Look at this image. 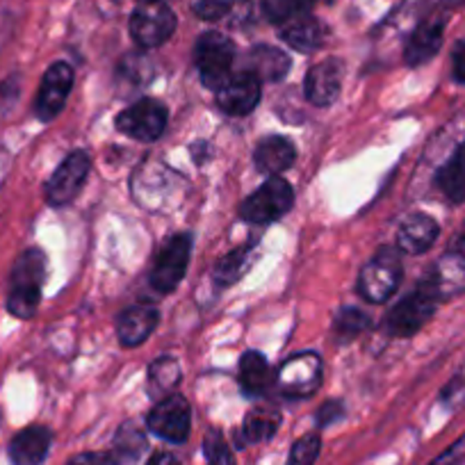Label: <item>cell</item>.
<instances>
[{"instance_id":"6da1fadb","label":"cell","mask_w":465,"mask_h":465,"mask_svg":"<svg viewBox=\"0 0 465 465\" xmlns=\"http://www.w3.org/2000/svg\"><path fill=\"white\" fill-rule=\"evenodd\" d=\"M44 279H46V256L42 249H28L21 253L12 267L7 311L19 320L35 317L42 299Z\"/></svg>"},{"instance_id":"7a4b0ae2","label":"cell","mask_w":465,"mask_h":465,"mask_svg":"<svg viewBox=\"0 0 465 465\" xmlns=\"http://www.w3.org/2000/svg\"><path fill=\"white\" fill-rule=\"evenodd\" d=\"M235 60V44L222 33H203L196 39L194 62L201 83L210 89H219L231 78V66Z\"/></svg>"},{"instance_id":"3957f363","label":"cell","mask_w":465,"mask_h":465,"mask_svg":"<svg viewBox=\"0 0 465 465\" xmlns=\"http://www.w3.org/2000/svg\"><path fill=\"white\" fill-rule=\"evenodd\" d=\"M292 185L285 178L272 176L252 196H247V201L240 205V214L252 223H272L288 214L292 210Z\"/></svg>"},{"instance_id":"277c9868","label":"cell","mask_w":465,"mask_h":465,"mask_svg":"<svg viewBox=\"0 0 465 465\" xmlns=\"http://www.w3.org/2000/svg\"><path fill=\"white\" fill-rule=\"evenodd\" d=\"M401 281L400 252L386 247L361 270L359 292L365 302L383 303L395 294Z\"/></svg>"},{"instance_id":"5b68a950","label":"cell","mask_w":465,"mask_h":465,"mask_svg":"<svg viewBox=\"0 0 465 465\" xmlns=\"http://www.w3.org/2000/svg\"><path fill=\"white\" fill-rule=\"evenodd\" d=\"M436 308L438 299L424 285H420L413 294H409L395 308H391V312L383 320V329L392 338H411L436 315Z\"/></svg>"},{"instance_id":"8992f818","label":"cell","mask_w":465,"mask_h":465,"mask_svg":"<svg viewBox=\"0 0 465 465\" xmlns=\"http://www.w3.org/2000/svg\"><path fill=\"white\" fill-rule=\"evenodd\" d=\"M167 128V107L155 98H142L116 116V131L137 142H155Z\"/></svg>"},{"instance_id":"52a82bcc","label":"cell","mask_w":465,"mask_h":465,"mask_svg":"<svg viewBox=\"0 0 465 465\" xmlns=\"http://www.w3.org/2000/svg\"><path fill=\"white\" fill-rule=\"evenodd\" d=\"M192 244H194V240H192L190 232H178L160 249L153 267H151V285L158 292H172L185 279Z\"/></svg>"},{"instance_id":"ba28073f","label":"cell","mask_w":465,"mask_h":465,"mask_svg":"<svg viewBox=\"0 0 465 465\" xmlns=\"http://www.w3.org/2000/svg\"><path fill=\"white\" fill-rule=\"evenodd\" d=\"M176 30V15L163 0L142 3L131 16V35L137 46L158 48L167 42Z\"/></svg>"},{"instance_id":"9c48e42d","label":"cell","mask_w":465,"mask_h":465,"mask_svg":"<svg viewBox=\"0 0 465 465\" xmlns=\"http://www.w3.org/2000/svg\"><path fill=\"white\" fill-rule=\"evenodd\" d=\"M322 383V359L315 351L294 354L281 365L276 386L288 400H303L317 392Z\"/></svg>"},{"instance_id":"30bf717a","label":"cell","mask_w":465,"mask_h":465,"mask_svg":"<svg viewBox=\"0 0 465 465\" xmlns=\"http://www.w3.org/2000/svg\"><path fill=\"white\" fill-rule=\"evenodd\" d=\"M146 427L151 433L167 442H185L192 429V409L190 401L181 395H169L160 400L158 404L151 409L149 418H146Z\"/></svg>"},{"instance_id":"8fae6325","label":"cell","mask_w":465,"mask_h":465,"mask_svg":"<svg viewBox=\"0 0 465 465\" xmlns=\"http://www.w3.org/2000/svg\"><path fill=\"white\" fill-rule=\"evenodd\" d=\"M89 167H92V160H89L87 151H74V153L66 155L46 183L48 203L55 205V208L71 203L83 190Z\"/></svg>"},{"instance_id":"7c38bea8","label":"cell","mask_w":465,"mask_h":465,"mask_svg":"<svg viewBox=\"0 0 465 465\" xmlns=\"http://www.w3.org/2000/svg\"><path fill=\"white\" fill-rule=\"evenodd\" d=\"M71 87H74V66L69 62H55V64L48 66L42 84H39L37 101H35V114H37L39 122H53L64 110Z\"/></svg>"},{"instance_id":"4fadbf2b","label":"cell","mask_w":465,"mask_h":465,"mask_svg":"<svg viewBox=\"0 0 465 465\" xmlns=\"http://www.w3.org/2000/svg\"><path fill=\"white\" fill-rule=\"evenodd\" d=\"M420 285L429 290L438 302L442 299L456 297L465 292V252L463 249L451 247L445 256L438 258L436 265L431 267L424 281Z\"/></svg>"},{"instance_id":"5bb4252c","label":"cell","mask_w":465,"mask_h":465,"mask_svg":"<svg viewBox=\"0 0 465 465\" xmlns=\"http://www.w3.org/2000/svg\"><path fill=\"white\" fill-rule=\"evenodd\" d=\"M214 94L222 112L231 116H247L261 101V80L253 78L252 74L231 75L222 87L214 89Z\"/></svg>"},{"instance_id":"9a60e30c","label":"cell","mask_w":465,"mask_h":465,"mask_svg":"<svg viewBox=\"0 0 465 465\" xmlns=\"http://www.w3.org/2000/svg\"><path fill=\"white\" fill-rule=\"evenodd\" d=\"M442 37H445V16L431 15L424 19L418 28L411 35L409 44H406L404 60L409 66H422L429 60L438 55L442 46Z\"/></svg>"},{"instance_id":"2e32d148","label":"cell","mask_w":465,"mask_h":465,"mask_svg":"<svg viewBox=\"0 0 465 465\" xmlns=\"http://www.w3.org/2000/svg\"><path fill=\"white\" fill-rule=\"evenodd\" d=\"M344 64L335 57L320 62L312 66L306 75V98L317 107H329L335 98L340 96V87H342Z\"/></svg>"},{"instance_id":"e0dca14e","label":"cell","mask_w":465,"mask_h":465,"mask_svg":"<svg viewBox=\"0 0 465 465\" xmlns=\"http://www.w3.org/2000/svg\"><path fill=\"white\" fill-rule=\"evenodd\" d=\"M160 322L158 308L151 303H137L124 311L116 322V335L124 347H137L144 342L151 333L155 331Z\"/></svg>"},{"instance_id":"ac0fdd59","label":"cell","mask_w":465,"mask_h":465,"mask_svg":"<svg viewBox=\"0 0 465 465\" xmlns=\"http://www.w3.org/2000/svg\"><path fill=\"white\" fill-rule=\"evenodd\" d=\"M53 433L46 427H25L10 442L12 465H42L51 451Z\"/></svg>"},{"instance_id":"d6986e66","label":"cell","mask_w":465,"mask_h":465,"mask_svg":"<svg viewBox=\"0 0 465 465\" xmlns=\"http://www.w3.org/2000/svg\"><path fill=\"white\" fill-rule=\"evenodd\" d=\"M438 232H440V226L436 219L429 214H411L397 231V247L404 253H424L433 247Z\"/></svg>"},{"instance_id":"ffe728a7","label":"cell","mask_w":465,"mask_h":465,"mask_svg":"<svg viewBox=\"0 0 465 465\" xmlns=\"http://www.w3.org/2000/svg\"><path fill=\"white\" fill-rule=\"evenodd\" d=\"M253 160H256L258 172L267 173L272 178L292 167L294 160H297V149H294L288 137H265L253 151Z\"/></svg>"},{"instance_id":"44dd1931","label":"cell","mask_w":465,"mask_h":465,"mask_svg":"<svg viewBox=\"0 0 465 465\" xmlns=\"http://www.w3.org/2000/svg\"><path fill=\"white\" fill-rule=\"evenodd\" d=\"M290 64L292 62H290L288 53H283L281 48L261 44V46H256L249 53L247 71L244 74H252L261 83H279V80H283L288 75Z\"/></svg>"},{"instance_id":"7402d4cb","label":"cell","mask_w":465,"mask_h":465,"mask_svg":"<svg viewBox=\"0 0 465 465\" xmlns=\"http://www.w3.org/2000/svg\"><path fill=\"white\" fill-rule=\"evenodd\" d=\"M283 25L285 28L283 33H281V37H283V42L288 44L290 48H294V51L312 53L322 46V42H324V30H322V25L317 24V19H312L311 15L297 16V19L288 21V24Z\"/></svg>"},{"instance_id":"603a6c76","label":"cell","mask_w":465,"mask_h":465,"mask_svg":"<svg viewBox=\"0 0 465 465\" xmlns=\"http://www.w3.org/2000/svg\"><path fill=\"white\" fill-rule=\"evenodd\" d=\"M240 386L249 397H261L272 386V370L261 351H247L240 361Z\"/></svg>"},{"instance_id":"cb8c5ba5","label":"cell","mask_w":465,"mask_h":465,"mask_svg":"<svg viewBox=\"0 0 465 465\" xmlns=\"http://www.w3.org/2000/svg\"><path fill=\"white\" fill-rule=\"evenodd\" d=\"M281 427V411L272 404L256 406L247 413L242 424V438L252 445L274 438V433Z\"/></svg>"},{"instance_id":"d4e9b609","label":"cell","mask_w":465,"mask_h":465,"mask_svg":"<svg viewBox=\"0 0 465 465\" xmlns=\"http://www.w3.org/2000/svg\"><path fill=\"white\" fill-rule=\"evenodd\" d=\"M438 187L451 203L465 201V142L451 153L445 167L438 172Z\"/></svg>"},{"instance_id":"484cf974","label":"cell","mask_w":465,"mask_h":465,"mask_svg":"<svg viewBox=\"0 0 465 465\" xmlns=\"http://www.w3.org/2000/svg\"><path fill=\"white\" fill-rule=\"evenodd\" d=\"M181 383V365L176 359H158L149 370V392L153 397L164 400L173 395L176 386Z\"/></svg>"},{"instance_id":"4316f807","label":"cell","mask_w":465,"mask_h":465,"mask_svg":"<svg viewBox=\"0 0 465 465\" xmlns=\"http://www.w3.org/2000/svg\"><path fill=\"white\" fill-rule=\"evenodd\" d=\"M249 252H252V247L232 249L231 253H226V256L214 265L213 276H214V283H217L219 288H226V285L242 279V274L249 267Z\"/></svg>"},{"instance_id":"83f0119b","label":"cell","mask_w":465,"mask_h":465,"mask_svg":"<svg viewBox=\"0 0 465 465\" xmlns=\"http://www.w3.org/2000/svg\"><path fill=\"white\" fill-rule=\"evenodd\" d=\"M315 5V0H262V12L272 24H288L297 16L308 15Z\"/></svg>"},{"instance_id":"f1b7e54d","label":"cell","mask_w":465,"mask_h":465,"mask_svg":"<svg viewBox=\"0 0 465 465\" xmlns=\"http://www.w3.org/2000/svg\"><path fill=\"white\" fill-rule=\"evenodd\" d=\"M370 326V317L365 312H361L359 308H342L335 317L333 324V333L335 340L340 344H347L356 338V335L363 333L365 329Z\"/></svg>"},{"instance_id":"f546056e","label":"cell","mask_w":465,"mask_h":465,"mask_svg":"<svg viewBox=\"0 0 465 465\" xmlns=\"http://www.w3.org/2000/svg\"><path fill=\"white\" fill-rule=\"evenodd\" d=\"M114 447L119 451V456H126V459H137L142 451L146 450V436L135 422H126L119 431H116Z\"/></svg>"},{"instance_id":"4dcf8cb0","label":"cell","mask_w":465,"mask_h":465,"mask_svg":"<svg viewBox=\"0 0 465 465\" xmlns=\"http://www.w3.org/2000/svg\"><path fill=\"white\" fill-rule=\"evenodd\" d=\"M322 451V438L320 433H306L299 440H294L292 450H290L288 465H315L317 456Z\"/></svg>"},{"instance_id":"1f68e13d","label":"cell","mask_w":465,"mask_h":465,"mask_svg":"<svg viewBox=\"0 0 465 465\" xmlns=\"http://www.w3.org/2000/svg\"><path fill=\"white\" fill-rule=\"evenodd\" d=\"M203 451H205V460H208V465H235L231 447H228V442L223 440V436L219 431L205 433Z\"/></svg>"},{"instance_id":"d6a6232c","label":"cell","mask_w":465,"mask_h":465,"mask_svg":"<svg viewBox=\"0 0 465 465\" xmlns=\"http://www.w3.org/2000/svg\"><path fill=\"white\" fill-rule=\"evenodd\" d=\"M440 404L445 406L447 411H459L465 406V365L440 391Z\"/></svg>"},{"instance_id":"836d02e7","label":"cell","mask_w":465,"mask_h":465,"mask_svg":"<svg viewBox=\"0 0 465 465\" xmlns=\"http://www.w3.org/2000/svg\"><path fill=\"white\" fill-rule=\"evenodd\" d=\"M119 75L126 80L135 78V84H142L153 75V64H151L146 55H128L119 64Z\"/></svg>"},{"instance_id":"e575fe53","label":"cell","mask_w":465,"mask_h":465,"mask_svg":"<svg viewBox=\"0 0 465 465\" xmlns=\"http://www.w3.org/2000/svg\"><path fill=\"white\" fill-rule=\"evenodd\" d=\"M235 5V0H199L194 5V15L201 21H219Z\"/></svg>"},{"instance_id":"d590c367","label":"cell","mask_w":465,"mask_h":465,"mask_svg":"<svg viewBox=\"0 0 465 465\" xmlns=\"http://www.w3.org/2000/svg\"><path fill=\"white\" fill-rule=\"evenodd\" d=\"M19 78H10L0 83V119L7 116V112L15 107V103L19 101Z\"/></svg>"},{"instance_id":"8d00e7d4","label":"cell","mask_w":465,"mask_h":465,"mask_svg":"<svg viewBox=\"0 0 465 465\" xmlns=\"http://www.w3.org/2000/svg\"><path fill=\"white\" fill-rule=\"evenodd\" d=\"M465 463V433L456 442H451L440 456L431 460L429 465H463Z\"/></svg>"},{"instance_id":"74e56055","label":"cell","mask_w":465,"mask_h":465,"mask_svg":"<svg viewBox=\"0 0 465 465\" xmlns=\"http://www.w3.org/2000/svg\"><path fill=\"white\" fill-rule=\"evenodd\" d=\"M344 415V404L340 400H331L317 411V427H331L333 422H338Z\"/></svg>"},{"instance_id":"f35d334b","label":"cell","mask_w":465,"mask_h":465,"mask_svg":"<svg viewBox=\"0 0 465 465\" xmlns=\"http://www.w3.org/2000/svg\"><path fill=\"white\" fill-rule=\"evenodd\" d=\"M66 465H119V460L103 451H83V454H75Z\"/></svg>"},{"instance_id":"ab89813d","label":"cell","mask_w":465,"mask_h":465,"mask_svg":"<svg viewBox=\"0 0 465 465\" xmlns=\"http://www.w3.org/2000/svg\"><path fill=\"white\" fill-rule=\"evenodd\" d=\"M451 71L456 83L465 84V42H459L451 51Z\"/></svg>"},{"instance_id":"60d3db41","label":"cell","mask_w":465,"mask_h":465,"mask_svg":"<svg viewBox=\"0 0 465 465\" xmlns=\"http://www.w3.org/2000/svg\"><path fill=\"white\" fill-rule=\"evenodd\" d=\"M146 465H181V463H178V459L172 454V451H155Z\"/></svg>"},{"instance_id":"b9f144b4","label":"cell","mask_w":465,"mask_h":465,"mask_svg":"<svg viewBox=\"0 0 465 465\" xmlns=\"http://www.w3.org/2000/svg\"><path fill=\"white\" fill-rule=\"evenodd\" d=\"M140 3H155V0H140Z\"/></svg>"}]
</instances>
